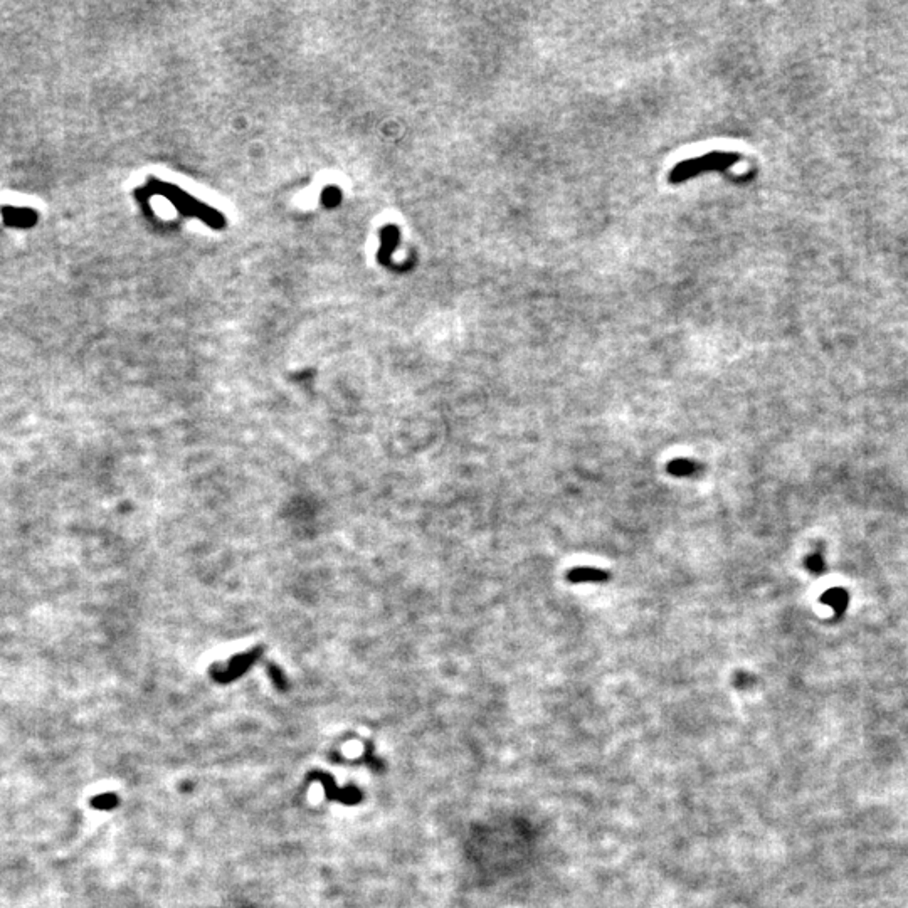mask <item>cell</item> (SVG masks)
I'll use <instances>...</instances> for the list:
<instances>
[{"mask_svg": "<svg viewBox=\"0 0 908 908\" xmlns=\"http://www.w3.org/2000/svg\"><path fill=\"white\" fill-rule=\"evenodd\" d=\"M823 603L834 609L836 612H843L849 603V596L846 594V591H843V589H830V591L823 596Z\"/></svg>", "mask_w": 908, "mask_h": 908, "instance_id": "obj_8", "label": "cell"}, {"mask_svg": "<svg viewBox=\"0 0 908 908\" xmlns=\"http://www.w3.org/2000/svg\"><path fill=\"white\" fill-rule=\"evenodd\" d=\"M325 200H326V202H328V200H330V202L338 200V191H336V188H333V187L328 188L326 193H325Z\"/></svg>", "mask_w": 908, "mask_h": 908, "instance_id": "obj_10", "label": "cell"}, {"mask_svg": "<svg viewBox=\"0 0 908 908\" xmlns=\"http://www.w3.org/2000/svg\"><path fill=\"white\" fill-rule=\"evenodd\" d=\"M698 468H700V466H698L693 460H688V458H678V460L668 462V466H666L668 473L673 474V476H676V478L693 476V474H696Z\"/></svg>", "mask_w": 908, "mask_h": 908, "instance_id": "obj_7", "label": "cell"}, {"mask_svg": "<svg viewBox=\"0 0 908 908\" xmlns=\"http://www.w3.org/2000/svg\"><path fill=\"white\" fill-rule=\"evenodd\" d=\"M308 779L322 782V784L325 785L326 797L331 799V801H340V802H345V804H357V802L362 801V792H360V790H357L355 787L338 789V787H336L335 780L331 779V777L325 772L310 773Z\"/></svg>", "mask_w": 908, "mask_h": 908, "instance_id": "obj_3", "label": "cell"}, {"mask_svg": "<svg viewBox=\"0 0 908 908\" xmlns=\"http://www.w3.org/2000/svg\"><path fill=\"white\" fill-rule=\"evenodd\" d=\"M4 221L7 222L8 226H19V227H29L34 226L37 221L36 212L27 209H14V207H4Z\"/></svg>", "mask_w": 908, "mask_h": 908, "instance_id": "obj_5", "label": "cell"}, {"mask_svg": "<svg viewBox=\"0 0 908 908\" xmlns=\"http://www.w3.org/2000/svg\"><path fill=\"white\" fill-rule=\"evenodd\" d=\"M567 580L572 584H599L609 580V574L605 570L592 569V567H575L567 572Z\"/></svg>", "mask_w": 908, "mask_h": 908, "instance_id": "obj_4", "label": "cell"}, {"mask_svg": "<svg viewBox=\"0 0 908 908\" xmlns=\"http://www.w3.org/2000/svg\"><path fill=\"white\" fill-rule=\"evenodd\" d=\"M738 158L737 153H730V151H713V153H706L703 157L685 160L670 172V184H681L685 180L693 179L695 175L703 174V172L727 170V168L734 167Z\"/></svg>", "mask_w": 908, "mask_h": 908, "instance_id": "obj_2", "label": "cell"}, {"mask_svg": "<svg viewBox=\"0 0 908 908\" xmlns=\"http://www.w3.org/2000/svg\"><path fill=\"white\" fill-rule=\"evenodd\" d=\"M380 239H382V246L380 251H378V261H384V258H389L392 254V251L395 249L399 242V229L395 226H385L380 233Z\"/></svg>", "mask_w": 908, "mask_h": 908, "instance_id": "obj_6", "label": "cell"}, {"mask_svg": "<svg viewBox=\"0 0 908 908\" xmlns=\"http://www.w3.org/2000/svg\"><path fill=\"white\" fill-rule=\"evenodd\" d=\"M806 563H807V569H809L811 572H823L824 570V560H823V557L819 553L811 555V557L806 560Z\"/></svg>", "mask_w": 908, "mask_h": 908, "instance_id": "obj_9", "label": "cell"}, {"mask_svg": "<svg viewBox=\"0 0 908 908\" xmlns=\"http://www.w3.org/2000/svg\"><path fill=\"white\" fill-rule=\"evenodd\" d=\"M143 192L149 195H162L165 197L167 200H170L174 204V207L179 210L180 214L187 217H195L199 221L207 224L212 229H224L226 227V219L222 216L219 210H216L210 205L204 204V202L197 200L195 197L188 195L187 192H184L182 188L177 187V185L162 182V180L157 179H149L146 182V187L143 188Z\"/></svg>", "mask_w": 908, "mask_h": 908, "instance_id": "obj_1", "label": "cell"}]
</instances>
